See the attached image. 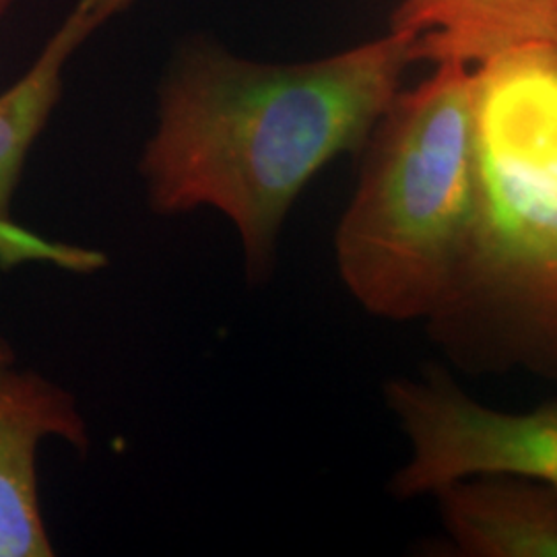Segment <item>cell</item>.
I'll use <instances>...</instances> for the list:
<instances>
[{
    "mask_svg": "<svg viewBox=\"0 0 557 557\" xmlns=\"http://www.w3.org/2000/svg\"><path fill=\"white\" fill-rule=\"evenodd\" d=\"M338 221V273L379 319H436L457 287L478 211L475 69L436 62L398 91L363 147Z\"/></svg>",
    "mask_w": 557,
    "mask_h": 557,
    "instance_id": "3957f363",
    "label": "cell"
},
{
    "mask_svg": "<svg viewBox=\"0 0 557 557\" xmlns=\"http://www.w3.org/2000/svg\"><path fill=\"white\" fill-rule=\"evenodd\" d=\"M96 29L79 2L44 46L34 66L0 94V262L4 267L32 259L52 260L62 267L71 255L69 246L46 242L15 225L11 200L25 158L59 103L64 64Z\"/></svg>",
    "mask_w": 557,
    "mask_h": 557,
    "instance_id": "52a82bcc",
    "label": "cell"
},
{
    "mask_svg": "<svg viewBox=\"0 0 557 557\" xmlns=\"http://www.w3.org/2000/svg\"><path fill=\"white\" fill-rule=\"evenodd\" d=\"M440 518L458 556L557 557V487L517 473L442 485Z\"/></svg>",
    "mask_w": 557,
    "mask_h": 557,
    "instance_id": "8992f818",
    "label": "cell"
},
{
    "mask_svg": "<svg viewBox=\"0 0 557 557\" xmlns=\"http://www.w3.org/2000/svg\"><path fill=\"white\" fill-rule=\"evenodd\" d=\"M391 29L419 36L425 62L481 66L557 44V0H400Z\"/></svg>",
    "mask_w": 557,
    "mask_h": 557,
    "instance_id": "ba28073f",
    "label": "cell"
},
{
    "mask_svg": "<svg viewBox=\"0 0 557 557\" xmlns=\"http://www.w3.org/2000/svg\"><path fill=\"white\" fill-rule=\"evenodd\" d=\"M416 62L419 36L395 29L296 64L209 44L186 50L161 85L158 131L140 161L153 209H220L238 227L250 277H262L299 193L326 163L363 151Z\"/></svg>",
    "mask_w": 557,
    "mask_h": 557,
    "instance_id": "6da1fadb",
    "label": "cell"
},
{
    "mask_svg": "<svg viewBox=\"0 0 557 557\" xmlns=\"http://www.w3.org/2000/svg\"><path fill=\"white\" fill-rule=\"evenodd\" d=\"M11 2H13V0H0V17L7 13V9L11 7Z\"/></svg>",
    "mask_w": 557,
    "mask_h": 557,
    "instance_id": "8fae6325",
    "label": "cell"
},
{
    "mask_svg": "<svg viewBox=\"0 0 557 557\" xmlns=\"http://www.w3.org/2000/svg\"><path fill=\"white\" fill-rule=\"evenodd\" d=\"M48 436L87 448L75 398L36 372L0 374V557L54 554L38 496L36 453Z\"/></svg>",
    "mask_w": 557,
    "mask_h": 557,
    "instance_id": "5b68a950",
    "label": "cell"
},
{
    "mask_svg": "<svg viewBox=\"0 0 557 557\" xmlns=\"http://www.w3.org/2000/svg\"><path fill=\"white\" fill-rule=\"evenodd\" d=\"M13 361H15V354L9 345V341L4 337H0V374L7 372L9 368H13Z\"/></svg>",
    "mask_w": 557,
    "mask_h": 557,
    "instance_id": "30bf717a",
    "label": "cell"
},
{
    "mask_svg": "<svg viewBox=\"0 0 557 557\" xmlns=\"http://www.w3.org/2000/svg\"><path fill=\"white\" fill-rule=\"evenodd\" d=\"M478 211L432 335L469 372L557 379V44L475 66Z\"/></svg>",
    "mask_w": 557,
    "mask_h": 557,
    "instance_id": "7a4b0ae2",
    "label": "cell"
},
{
    "mask_svg": "<svg viewBox=\"0 0 557 557\" xmlns=\"http://www.w3.org/2000/svg\"><path fill=\"white\" fill-rule=\"evenodd\" d=\"M85 7L87 15L96 23V27H100L103 21L114 17L120 11L128 9L135 0H79Z\"/></svg>",
    "mask_w": 557,
    "mask_h": 557,
    "instance_id": "9c48e42d",
    "label": "cell"
},
{
    "mask_svg": "<svg viewBox=\"0 0 557 557\" xmlns=\"http://www.w3.org/2000/svg\"><path fill=\"white\" fill-rule=\"evenodd\" d=\"M386 403L411 444L393 494L416 498L479 473H517L557 487V403L508 413L469 397L444 370L386 384Z\"/></svg>",
    "mask_w": 557,
    "mask_h": 557,
    "instance_id": "277c9868",
    "label": "cell"
}]
</instances>
